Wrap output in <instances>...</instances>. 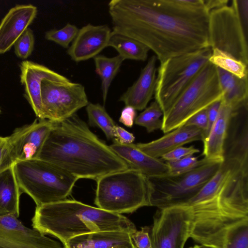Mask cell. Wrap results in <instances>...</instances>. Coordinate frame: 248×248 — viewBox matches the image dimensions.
<instances>
[{
  "instance_id": "obj_43",
  "label": "cell",
  "mask_w": 248,
  "mask_h": 248,
  "mask_svg": "<svg viewBox=\"0 0 248 248\" xmlns=\"http://www.w3.org/2000/svg\"><path fill=\"white\" fill-rule=\"evenodd\" d=\"M0 112H1V110H0Z\"/></svg>"
},
{
  "instance_id": "obj_9",
  "label": "cell",
  "mask_w": 248,
  "mask_h": 248,
  "mask_svg": "<svg viewBox=\"0 0 248 248\" xmlns=\"http://www.w3.org/2000/svg\"><path fill=\"white\" fill-rule=\"evenodd\" d=\"M212 51V48L208 47L168 59L160 63L155 95L163 115L208 62Z\"/></svg>"
},
{
  "instance_id": "obj_24",
  "label": "cell",
  "mask_w": 248,
  "mask_h": 248,
  "mask_svg": "<svg viewBox=\"0 0 248 248\" xmlns=\"http://www.w3.org/2000/svg\"><path fill=\"white\" fill-rule=\"evenodd\" d=\"M217 69L222 93L221 102L232 111L248 107V76L239 78L218 67Z\"/></svg>"
},
{
  "instance_id": "obj_30",
  "label": "cell",
  "mask_w": 248,
  "mask_h": 248,
  "mask_svg": "<svg viewBox=\"0 0 248 248\" xmlns=\"http://www.w3.org/2000/svg\"><path fill=\"white\" fill-rule=\"evenodd\" d=\"M162 116V110L158 103L155 101L136 117L134 123L145 127L148 133H151L161 129L162 121L160 117Z\"/></svg>"
},
{
  "instance_id": "obj_28",
  "label": "cell",
  "mask_w": 248,
  "mask_h": 248,
  "mask_svg": "<svg viewBox=\"0 0 248 248\" xmlns=\"http://www.w3.org/2000/svg\"><path fill=\"white\" fill-rule=\"evenodd\" d=\"M88 123L91 126L101 129L108 140H114L115 122L100 104L89 103L86 108Z\"/></svg>"
},
{
  "instance_id": "obj_27",
  "label": "cell",
  "mask_w": 248,
  "mask_h": 248,
  "mask_svg": "<svg viewBox=\"0 0 248 248\" xmlns=\"http://www.w3.org/2000/svg\"><path fill=\"white\" fill-rule=\"evenodd\" d=\"M95 72L101 80V90L104 104L105 103L110 84L124 61L119 55L108 57L98 55L93 58Z\"/></svg>"
},
{
  "instance_id": "obj_38",
  "label": "cell",
  "mask_w": 248,
  "mask_h": 248,
  "mask_svg": "<svg viewBox=\"0 0 248 248\" xmlns=\"http://www.w3.org/2000/svg\"><path fill=\"white\" fill-rule=\"evenodd\" d=\"M220 105L221 100H219L212 103L206 108L208 125L204 139L208 135L212 127L217 118Z\"/></svg>"
},
{
  "instance_id": "obj_3",
  "label": "cell",
  "mask_w": 248,
  "mask_h": 248,
  "mask_svg": "<svg viewBox=\"0 0 248 248\" xmlns=\"http://www.w3.org/2000/svg\"><path fill=\"white\" fill-rule=\"evenodd\" d=\"M248 170L232 165L219 190L212 197L189 206L193 222L190 237L204 245L219 239L248 220Z\"/></svg>"
},
{
  "instance_id": "obj_17",
  "label": "cell",
  "mask_w": 248,
  "mask_h": 248,
  "mask_svg": "<svg viewBox=\"0 0 248 248\" xmlns=\"http://www.w3.org/2000/svg\"><path fill=\"white\" fill-rule=\"evenodd\" d=\"M248 165V107L232 112L224 146V160Z\"/></svg>"
},
{
  "instance_id": "obj_32",
  "label": "cell",
  "mask_w": 248,
  "mask_h": 248,
  "mask_svg": "<svg viewBox=\"0 0 248 248\" xmlns=\"http://www.w3.org/2000/svg\"><path fill=\"white\" fill-rule=\"evenodd\" d=\"M210 161L204 158L198 160L193 155L186 156L174 161H167L169 168V174L178 175L190 171L197 167Z\"/></svg>"
},
{
  "instance_id": "obj_34",
  "label": "cell",
  "mask_w": 248,
  "mask_h": 248,
  "mask_svg": "<svg viewBox=\"0 0 248 248\" xmlns=\"http://www.w3.org/2000/svg\"><path fill=\"white\" fill-rule=\"evenodd\" d=\"M15 164L8 137L0 136V173L12 167Z\"/></svg>"
},
{
  "instance_id": "obj_18",
  "label": "cell",
  "mask_w": 248,
  "mask_h": 248,
  "mask_svg": "<svg viewBox=\"0 0 248 248\" xmlns=\"http://www.w3.org/2000/svg\"><path fill=\"white\" fill-rule=\"evenodd\" d=\"M36 7L17 5L12 8L0 23V54L9 50L36 17Z\"/></svg>"
},
{
  "instance_id": "obj_35",
  "label": "cell",
  "mask_w": 248,
  "mask_h": 248,
  "mask_svg": "<svg viewBox=\"0 0 248 248\" xmlns=\"http://www.w3.org/2000/svg\"><path fill=\"white\" fill-rule=\"evenodd\" d=\"M200 150L193 146L189 147H179L163 155L162 159L167 161H174L186 156L193 155L199 153Z\"/></svg>"
},
{
  "instance_id": "obj_10",
  "label": "cell",
  "mask_w": 248,
  "mask_h": 248,
  "mask_svg": "<svg viewBox=\"0 0 248 248\" xmlns=\"http://www.w3.org/2000/svg\"><path fill=\"white\" fill-rule=\"evenodd\" d=\"M247 34L232 3L209 12V47L225 52L248 65Z\"/></svg>"
},
{
  "instance_id": "obj_7",
  "label": "cell",
  "mask_w": 248,
  "mask_h": 248,
  "mask_svg": "<svg viewBox=\"0 0 248 248\" xmlns=\"http://www.w3.org/2000/svg\"><path fill=\"white\" fill-rule=\"evenodd\" d=\"M222 97L217 67L208 62L163 115L161 130L166 134L183 126L191 117Z\"/></svg>"
},
{
  "instance_id": "obj_16",
  "label": "cell",
  "mask_w": 248,
  "mask_h": 248,
  "mask_svg": "<svg viewBox=\"0 0 248 248\" xmlns=\"http://www.w3.org/2000/svg\"><path fill=\"white\" fill-rule=\"evenodd\" d=\"M21 82L25 86V95L38 119L41 118L42 103L41 87L43 80L57 81L69 79L48 68L29 61L20 64Z\"/></svg>"
},
{
  "instance_id": "obj_36",
  "label": "cell",
  "mask_w": 248,
  "mask_h": 248,
  "mask_svg": "<svg viewBox=\"0 0 248 248\" xmlns=\"http://www.w3.org/2000/svg\"><path fill=\"white\" fill-rule=\"evenodd\" d=\"M151 227L145 226L136 231L131 235L132 240L137 248H152L150 237Z\"/></svg>"
},
{
  "instance_id": "obj_26",
  "label": "cell",
  "mask_w": 248,
  "mask_h": 248,
  "mask_svg": "<svg viewBox=\"0 0 248 248\" xmlns=\"http://www.w3.org/2000/svg\"><path fill=\"white\" fill-rule=\"evenodd\" d=\"M108 46L114 48L123 60L145 61L150 49L140 41L111 31Z\"/></svg>"
},
{
  "instance_id": "obj_12",
  "label": "cell",
  "mask_w": 248,
  "mask_h": 248,
  "mask_svg": "<svg viewBox=\"0 0 248 248\" xmlns=\"http://www.w3.org/2000/svg\"><path fill=\"white\" fill-rule=\"evenodd\" d=\"M192 222V212L187 205L158 208L150 227L152 248H184Z\"/></svg>"
},
{
  "instance_id": "obj_41",
  "label": "cell",
  "mask_w": 248,
  "mask_h": 248,
  "mask_svg": "<svg viewBox=\"0 0 248 248\" xmlns=\"http://www.w3.org/2000/svg\"><path fill=\"white\" fill-rule=\"evenodd\" d=\"M114 131L115 139L120 143L130 144L133 143L135 140V138L133 134L121 126L116 125Z\"/></svg>"
},
{
  "instance_id": "obj_22",
  "label": "cell",
  "mask_w": 248,
  "mask_h": 248,
  "mask_svg": "<svg viewBox=\"0 0 248 248\" xmlns=\"http://www.w3.org/2000/svg\"><path fill=\"white\" fill-rule=\"evenodd\" d=\"M132 234L120 231L92 232L75 237L64 246L65 248H137Z\"/></svg>"
},
{
  "instance_id": "obj_5",
  "label": "cell",
  "mask_w": 248,
  "mask_h": 248,
  "mask_svg": "<svg viewBox=\"0 0 248 248\" xmlns=\"http://www.w3.org/2000/svg\"><path fill=\"white\" fill-rule=\"evenodd\" d=\"M13 169L22 194L28 195L36 206L66 199L78 180L61 168L37 158L17 162Z\"/></svg>"
},
{
  "instance_id": "obj_11",
  "label": "cell",
  "mask_w": 248,
  "mask_h": 248,
  "mask_svg": "<svg viewBox=\"0 0 248 248\" xmlns=\"http://www.w3.org/2000/svg\"><path fill=\"white\" fill-rule=\"evenodd\" d=\"M42 111L40 119L57 123L66 120L89 104L81 84L70 80H43L41 87Z\"/></svg>"
},
{
  "instance_id": "obj_15",
  "label": "cell",
  "mask_w": 248,
  "mask_h": 248,
  "mask_svg": "<svg viewBox=\"0 0 248 248\" xmlns=\"http://www.w3.org/2000/svg\"><path fill=\"white\" fill-rule=\"evenodd\" d=\"M111 31L106 25L87 24L78 30L67 54L77 62L93 58L108 46Z\"/></svg>"
},
{
  "instance_id": "obj_8",
  "label": "cell",
  "mask_w": 248,
  "mask_h": 248,
  "mask_svg": "<svg viewBox=\"0 0 248 248\" xmlns=\"http://www.w3.org/2000/svg\"><path fill=\"white\" fill-rule=\"evenodd\" d=\"M221 163L209 161L180 174L146 176L149 206L163 208L186 204L215 175Z\"/></svg>"
},
{
  "instance_id": "obj_13",
  "label": "cell",
  "mask_w": 248,
  "mask_h": 248,
  "mask_svg": "<svg viewBox=\"0 0 248 248\" xmlns=\"http://www.w3.org/2000/svg\"><path fill=\"white\" fill-rule=\"evenodd\" d=\"M46 235L27 227L14 216H0V248H65Z\"/></svg>"
},
{
  "instance_id": "obj_6",
  "label": "cell",
  "mask_w": 248,
  "mask_h": 248,
  "mask_svg": "<svg viewBox=\"0 0 248 248\" xmlns=\"http://www.w3.org/2000/svg\"><path fill=\"white\" fill-rule=\"evenodd\" d=\"M94 203L104 210L121 214L149 206L147 177L127 169L107 174L97 181Z\"/></svg>"
},
{
  "instance_id": "obj_40",
  "label": "cell",
  "mask_w": 248,
  "mask_h": 248,
  "mask_svg": "<svg viewBox=\"0 0 248 248\" xmlns=\"http://www.w3.org/2000/svg\"><path fill=\"white\" fill-rule=\"evenodd\" d=\"M136 116V110L130 106H125L122 109L119 121L128 127H132Z\"/></svg>"
},
{
  "instance_id": "obj_14",
  "label": "cell",
  "mask_w": 248,
  "mask_h": 248,
  "mask_svg": "<svg viewBox=\"0 0 248 248\" xmlns=\"http://www.w3.org/2000/svg\"><path fill=\"white\" fill-rule=\"evenodd\" d=\"M55 122L36 119L16 128L8 136L15 163L36 158Z\"/></svg>"
},
{
  "instance_id": "obj_37",
  "label": "cell",
  "mask_w": 248,
  "mask_h": 248,
  "mask_svg": "<svg viewBox=\"0 0 248 248\" xmlns=\"http://www.w3.org/2000/svg\"><path fill=\"white\" fill-rule=\"evenodd\" d=\"M208 120L206 108L191 117L184 125L194 126L201 129L203 132L204 140Z\"/></svg>"
},
{
  "instance_id": "obj_31",
  "label": "cell",
  "mask_w": 248,
  "mask_h": 248,
  "mask_svg": "<svg viewBox=\"0 0 248 248\" xmlns=\"http://www.w3.org/2000/svg\"><path fill=\"white\" fill-rule=\"evenodd\" d=\"M78 29L75 25L67 23L59 30H51L46 32V40L55 42L65 48H68L71 43L76 37Z\"/></svg>"
},
{
  "instance_id": "obj_21",
  "label": "cell",
  "mask_w": 248,
  "mask_h": 248,
  "mask_svg": "<svg viewBox=\"0 0 248 248\" xmlns=\"http://www.w3.org/2000/svg\"><path fill=\"white\" fill-rule=\"evenodd\" d=\"M113 141L109 147L126 163L128 168L138 170L147 177L169 174L166 163L145 154L136 144H122L115 139Z\"/></svg>"
},
{
  "instance_id": "obj_25",
  "label": "cell",
  "mask_w": 248,
  "mask_h": 248,
  "mask_svg": "<svg viewBox=\"0 0 248 248\" xmlns=\"http://www.w3.org/2000/svg\"><path fill=\"white\" fill-rule=\"evenodd\" d=\"M22 193L18 185L13 166L0 173V216L20 215Z\"/></svg>"
},
{
  "instance_id": "obj_29",
  "label": "cell",
  "mask_w": 248,
  "mask_h": 248,
  "mask_svg": "<svg viewBox=\"0 0 248 248\" xmlns=\"http://www.w3.org/2000/svg\"><path fill=\"white\" fill-rule=\"evenodd\" d=\"M208 62L239 78L248 76V65L228 53L217 48L212 49Z\"/></svg>"
},
{
  "instance_id": "obj_20",
  "label": "cell",
  "mask_w": 248,
  "mask_h": 248,
  "mask_svg": "<svg viewBox=\"0 0 248 248\" xmlns=\"http://www.w3.org/2000/svg\"><path fill=\"white\" fill-rule=\"evenodd\" d=\"M199 140H203V132L201 129L194 126L183 125L155 140L136 145L150 156L159 158L179 147Z\"/></svg>"
},
{
  "instance_id": "obj_42",
  "label": "cell",
  "mask_w": 248,
  "mask_h": 248,
  "mask_svg": "<svg viewBox=\"0 0 248 248\" xmlns=\"http://www.w3.org/2000/svg\"><path fill=\"white\" fill-rule=\"evenodd\" d=\"M204 5L209 12L211 10L221 8L228 5V0H203Z\"/></svg>"
},
{
  "instance_id": "obj_23",
  "label": "cell",
  "mask_w": 248,
  "mask_h": 248,
  "mask_svg": "<svg viewBox=\"0 0 248 248\" xmlns=\"http://www.w3.org/2000/svg\"><path fill=\"white\" fill-rule=\"evenodd\" d=\"M232 112L221 100L217 118L208 135L203 141L202 155L204 158L214 161H224V146Z\"/></svg>"
},
{
  "instance_id": "obj_1",
  "label": "cell",
  "mask_w": 248,
  "mask_h": 248,
  "mask_svg": "<svg viewBox=\"0 0 248 248\" xmlns=\"http://www.w3.org/2000/svg\"><path fill=\"white\" fill-rule=\"evenodd\" d=\"M112 31L137 40L166 60L209 47L203 0H112Z\"/></svg>"
},
{
  "instance_id": "obj_44",
  "label": "cell",
  "mask_w": 248,
  "mask_h": 248,
  "mask_svg": "<svg viewBox=\"0 0 248 248\" xmlns=\"http://www.w3.org/2000/svg\"></svg>"
},
{
  "instance_id": "obj_19",
  "label": "cell",
  "mask_w": 248,
  "mask_h": 248,
  "mask_svg": "<svg viewBox=\"0 0 248 248\" xmlns=\"http://www.w3.org/2000/svg\"><path fill=\"white\" fill-rule=\"evenodd\" d=\"M155 55L148 60L138 79L121 96L119 101L136 110L144 109L155 93L156 82V62Z\"/></svg>"
},
{
  "instance_id": "obj_39",
  "label": "cell",
  "mask_w": 248,
  "mask_h": 248,
  "mask_svg": "<svg viewBox=\"0 0 248 248\" xmlns=\"http://www.w3.org/2000/svg\"><path fill=\"white\" fill-rule=\"evenodd\" d=\"M232 4L235 7L245 30H248V0H233Z\"/></svg>"
},
{
  "instance_id": "obj_33",
  "label": "cell",
  "mask_w": 248,
  "mask_h": 248,
  "mask_svg": "<svg viewBox=\"0 0 248 248\" xmlns=\"http://www.w3.org/2000/svg\"><path fill=\"white\" fill-rule=\"evenodd\" d=\"M34 44V38L32 31L28 28L19 37L14 44L16 55L25 59L32 53Z\"/></svg>"
},
{
  "instance_id": "obj_4",
  "label": "cell",
  "mask_w": 248,
  "mask_h": 248,
  "mask_svg": "<svg viewBox=\"0 0 248 248\" xmlns=\"http://www.w3.org/2000/svg\"><path fill=\"white\" fill-rule=\"evenodd\" d=\"M31 221L32 228L57 238L64 246L85 234L108 231L133 233L137 231L134 224L122 214L73 200L36 206Z\"/></svg>"
},
{
  "instance_id": "obj_2",
  "label": "cell",
  "mask_w": 248,
  "mask_h": 248,
  "mask_svg": "<svg viewBox=\"0 0 248 248\" xmlns=\"http://www.w3.org/2000/svg\"><path fill=\"white\" fill-rule=\"evenodd\" d=\"M36 158L55 165L78 179L96 181L107 174L128 168L76 114L54 123Z\"/></svg>"
}]
</instances>
